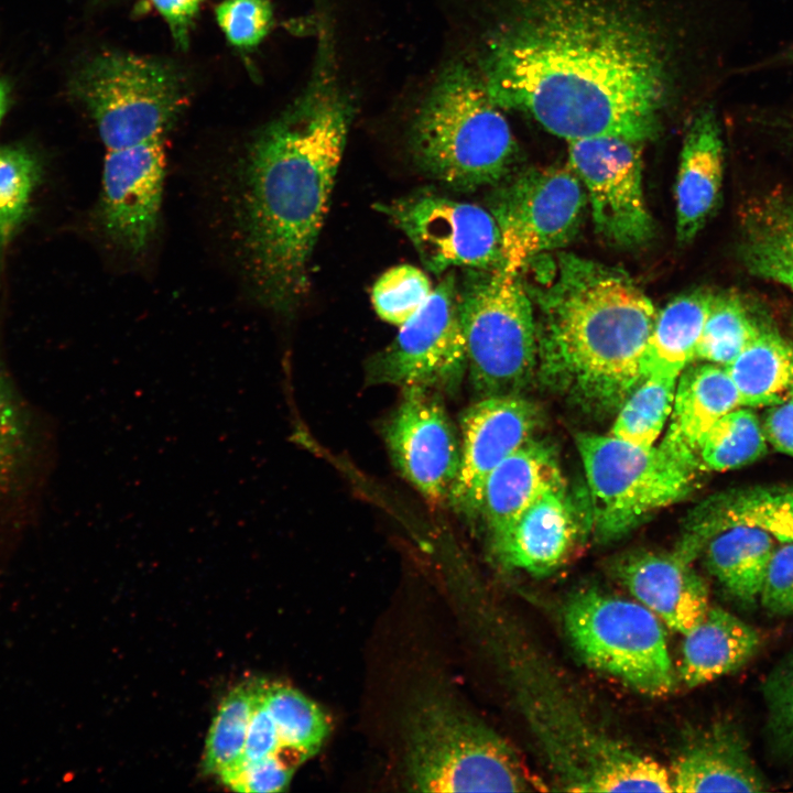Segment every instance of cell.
I'll return each mask as SVG.
<instances>
[{
  "instance_id": "cell-1",
  "label": "cell",
  "mask_w": 793,
  "mask_h": 793,
  "mask_svg": "<svg viewBox=\"0 0 793 793\" xmlns=\"http://www.w3.org/2000/svg\"><path fill=\"white\" fill-rule=\"evenodd\" d=\"M485 69L499 107L522 110L567 141L642 143L659 131L665 78L654 44L588 1L542 0L492 43Z\"/></svg>"
},
{
  "instance_id": "cell-2",
  "label": "cell",
  "mask_w": 793,
  "mask_h": 793,
  "mask_svg": "<svg viewBox=\"0 0 793 793\" xmlns=\"http://www.w3.org/2000/svg\"><path fill=\"white\" fill-rule=\"evenodd\" d=\"M326 70L256 134L236 169L232 214L242 271L256 301L280 314L307 292L351 120L350 104Z\"/></svg>"
},
{
  "instance_id": "cell-3",
  "label": "cell",
  "mask_w": 793,
  "mask_h": 793,
  "mask_svg": "<svg viewBox=\"0 0 793 793\" xmlns=\"http://www.w3.org/2000/svg\"><path fill=\"white\" fill-rule=\"evenodd\" d=\"M530 290L541 378L590 413L617 412L643 380L658 315L651 300L623 271L569 253L536 273Z\"/></svg>"
},
{
  "instance_id": "cell-4",
  "label": "cell",
  "mask_w": 793,
  "mask_h": 793,
  "mask_svg": "<svg viewBox=\"0 0 793 793\" xmlns=\"http://www.w3.org/2000/svg\"><path fill=\"white\" fill-rule=\"evenodd\" d=\"M411 141L421 166L459 189L499 182L517 151L485 82L464 63L438 76L417 111Z\"/></svg>"
},
{
  "instance_id": "cell-5",
  "label": "cell",
  "mask_w": 793,
  "mask_h": 793,
  "mask_svg": "<svg viewBox=\"0 0 793 793\" xmlns=\"http://www.w3.org/2000/svg\"><path fill=\"white\" fill-rule=\"evenodd\" d=\"M405 784L420 792H520L531 781L518 752L448 696L427 694L405 719Z\"/></svg>"
},
{
  "instance_id": "cell-6",
  "label": "cell",
  "mask_w": 793,
  "mask_h": 793,
  "mask_svg": "<svg viewBox=\"0 0 793 793\" xmlns=\"http://www.w3.org/2000/svg\"><path fill=\"white\" fill-rule=\"evenodd\" d=\"M458 308L472 387L485 397L518 394L537 369L535 312L520 274L468 270Z\"/></svg>"
},
{
  "instance_id": "cell-7",
  "label": "cell",
  "mask_w": 793,
  "mask_h": 793,
  "mask_svg": "<svg viewBox=\"0 0 793 793\" xmlns=\"http://www.w3.org/2000/svg\"><path fill=\"white\" fill-rule=\"evenodd\" d=\"M576 446L590 497V526L599 542L616 541L652 513L685 498L695 466L660 445L644 448L615 436L579 433Z\"/></svg>"
},
{
  "instance_id": "cell-8",
  "label": "cell",
  "mask_w": 793,
  "mask_h": 793,
  "mask_svg": "<svg viewBox=\"0 0 793 793\" xmlns=\"http://www.w3.org/2000/svg\"><path fill=\"white\" fill-rule=\"evenodd\" d=\"M563 619L573 647L590 667L648 696L672 692L675 677L665 632L643 605L584 589L567 600Z\"/></svg>"
},
{
  "instance_id": "cell-9",
  "label": "cell",
  "mask_w": 793,
  "mask_h": 793,
  "mask_svg": "<svg viewBox=\"0 0 793 793\" xmlns=\"http://www.w3.org/2000/svg\"><path fill=\"white\" fill-rule=\"evenodd\" d=\"M73 89L105 150L166 135L185 105L183 82L173 66L128 53L97 55L77 74Z\"/></svg>"
},
{
  "instance_id": "cell-10",
  "label": "cell",
  "mask_w": 793,
  "mask_h": 793,
  "mask_svg": "<svg viewBox=\"0 0 793 793\" xmlns=\"http://www.w3.org/2000/svg\"><path fill=\"white\" fill-rule=\"evenodd\" d=\"M586 199L569 166L529 169L504 183L490 204L503 271L520 274L539 256L568 243L580 226Z\"/></svg>"
},
{
  "instance_id": "cell-11",
  "label": "cell",
  "mask_w": 793,
  "mask_h": 793,
  "mask_svg": "<svg viewBox=\"0 0 793 793\" xmlns=\"http://www.w3.org/2000/svg\"><path fill=\"white\" fill-rule=\"evenodd\" d=\"M467 370L458 283L447 274L370 363L369 379L402 388L454 389Z\"/></svg>"
},
{
  "instance_id": "cell-12",
  "label": "cell",
  "mask_w": 793,
  "mask_h": 793,
  "mask_svg": "<svg viewBox=\"0 0 793 793\" xmlns=\"http://www.w3.org/2000/svg\"><path fill=\"white\" fill-rule=\"evenodd\" d=\"M412 242L422 263L439 274L454 267L503 269L498 225L482 207L434 194L378 206Z\"/></svg>"
},
{
  "instance_id": "cell-13",
  "label": "cell",
  "mask_w": 793,
  "mask_h": 793,
  "mask_svg": "<svg viewBox=\"0 0 793 793\" xmlns=\"http://www.w3.org/2000/svg\"><path fill=\"white\" fill-rule=\"evenodd\" d=\"M568 166L580 181L596 230L619 247L652 238L642 187L641 142L600 135L569 141Z\"/></svg>"
},
{
  "instance_id": "cell-14",
  "label": "cell",
  "mask_w": 793,
  "mask_h": 793,
  "mask_svg": "<svg viewBox=\"0 0 793 793\" xmlns=\"http://www.w3.org/2000/svg\"><path fill=\"white\" fill-rule=\"evenodd\" d=\"M384 437L395 467L431 503L448 499L460 463V441L432 390L403 388Z\"/></svg>"
},
{
  "instance_id": "cell-15",
  "label": "cell",
  "mask_w": 793,
  "mask_h": 793,
  "mask_svg": "<svg viewBox=\"0 0 793 793\" xmlns=\"http://www.w3.org/2000/svg\"><path fill=\"white\" fill-rule=\"evenodd\" d=\"M536 406L518 394L485 397L460 417V463L448 500L469 518L480 513L485 482L510 454L533 438Z\"/></svg>"
},
{
  "instance_id": "cell-16",
  "label": "cell",
  "mask_w": 793,
  "mask_h": 793,
  "mask_svg": "<svg viewBox=\"0 0 793 793\" xmlns=\"http://www.w3.org/2000/svg\"><path fill=\"white\" fill-rule=\"evenodd\" d=\"M618 582L664 624L688 633L709 608V591L693 562L676 548L634 551L612 568Z\"/></svg>"
},
{
  "instance_id": "cell-17",
  "label": "cell",
  "mask_w": 793,
  "mask_h": 793,
  "mask_svg": "<svg viewBox=\"0 0 793 793\" xmlns=\"http://www.w3.org/2000/svg\"><path fill=\"white\" fill-rule=\"evenodd\" d=\"M584 529L579 511L563 487L544 493L491 539V550L508 568L546 576L568 561Z\"/></svg>"
},
{
  "instance_id": "cell-18",
  "label": "cell",
  "mask_w": 793,
  "mask_h": 793,
  "mask_svg": "<svg viewBox=\"0 0 793 793\" xmlns=\"http://www.w3.org/2000/svg\"><path fill=\"white\" fill-rule=\"evenodd\" d=\"M748 525L793 543V485L749 486L709 497L688 515L675 548L693 562L716 531Z\"/></svg>"
},
{
  "instance_id": "cell-19",
  "label": "cell",
  "mask_w": 793,
  "mask_h": 793,
  "mask_svg": "<svg viewBox=\"0 0 793 793\" xmlns=\"http://www.w3.org/2000/svg\"><path fill=\"white\" fill-rule=\"evenodd\" d=\"M724 143L711 107L702 108L689 124L675 183L676 237L688 243L704 228L720 200Z\"/></svg>"
},
{
  "instance_id": "cell-20",
  "label": "cell",
  "mask_w": 793,
  "mask_h": 793,
  "mask_svg": "<svg viewBox=\"0 0 793 793\" xmlns=\"http://www.w3.org/2000/svg\"><path fill=\"white\" fill-rule=\"evenodd\" d=\"M671 792H762L767 781L740 732L714 726L681 750L669 771Z\"/></svg>"
},
{
  "instance_id": "cell-21",
  "label": "cell",
  "mask_w": 793,
  "mask_h": 793,
  "mask_svg": "<svg viewBox=\"0 0 793 793\" xmlns=\"http://www.w3.org/2000/svg\"><path fill=\"white\" fill-rule=\"evenodd\" d=\"M738 406V391L724 366L689 365L677 378L670 424L660 446L699 469L697 453L704 436Z\"/></svg>"
},
{
  "instance_id": "cell-22",
  "label": "cell",
  "mask_w": 793,
  "mask_h": 793,
  "mask_svg": "<svg viewBox=\"0 0 793 793\" xmlns=\"http://www.w3.org/2000/svg\"><path fill=\"white\" fill-rule=\"evenodd\" d=\"M565 487L554 452L533 438L504 458L488 476L480 513L490 540L503 533L544 493Z\"/></svg>"
},
{
  "instance_id": "cell-23",
  "label": "cell",
  "mask_w": 793,
  "mask_h": 793,
  "mask_svg": "<svg viewBox=\"0 0 793 793\" xmlns=\"http://www.w3.org/2000/svg\"><path fill=\"white\" fill-rule=\"evenodd\" d=\"M680 678L697 687L743 666L760 645L758 631L734 613L710 607L702 621L684 634Z\"/></svg>"
},
{
  "instance_id": "cell-24",
  "label": "cell",
  "mask_w": 793,
  "mask_h": 793,
  "mask_svg": "<svg viewBox=\"0 0 793 793\" xmlns=\"http://www.w3.org/2000/svg\"><path fill=\"white\" fill-rule=\"evenodd\" d=\"M711 295L705 290L682 294L656 315L641 360L642 379L677 380L696 359Z\"/></svg>"
},
{
  "instance_id": "cell-25",
  "label": "cell",
  "mask_w": 793,
  "mask_h": 793,
  "mask_svg": "<svg viewBox=\"0 0 793 793\" xmlns=\"http://www.w3.org/2000/svg\"><path fill=\"white\" fill-rule=\"evenodd\" d=\"M775 540L765 531L731 525L713 533L704 543L708 572L740 604L753 606L759 599ZM699 555V556H700Z\"/></svg>"
},
{
  "instance_id": "cell-26",
  "label": "cell",
  "mask_w": 793,
  "mask_h": 793,
  "mask_svg": "<svg viewBox=\"0 0 793 793\" xmlns=\"http://www.w3.org/2000/svg\"><path fill=\"white\" fill-rule=\"evenodd\" d=\"M741 406H771L787 399L793 390V345L765 318L752 340L725 367Z\"/></svg>"
},
{
  "instance_id": "cell-27",
  "label": "cell",
  "mask_w": 793,
  "mask_h": 793,
  "mask_svg": "<svg viewBox=\"0 0 793 793\" xmlns=\"http://www.w3.org/2000/svg\"><path fill=\"white\" fill-rule=\"evenodd\" d=\"M740 257L751 274L793 292V198L775 195L749 207Z\"/></svg>"
},
{
  "instance_id": "cell-28",
  "label": "cell",
  "mask_w": 793,
  "mask_h": 793,
  "mask_svg": "<svg viewBox=\"0 0 793 793\" xmlns=\"http://www.w3.org/2000/svg\"><path fill=\"white\" fill-rule=\"evenodd\" d=\"M768 452L762 424L747 406L721 416L704 436L697 453L702 469L727 471L753 464Z\"/></svg>"
},
{
  "instance_id": "cell-29",
  "label": "cell",
  "mask_w": 793,
  "mask_h": 793,
  "mask_svg": "<svg viewBox=\"0 0 793 793\" xmlns=\"http://www.w3.org/2000/svg\"><path fill=\"white\" fill-rule=\"evenodd\" d=\"M263 694L282 743L308 758L318 752L330 730L326 713L302 692L280 682L264 681Z\"/></svg>"
},
{
  "instance_id": "cell-30",
  "label": "cell",
  "mask_w": 793,
  "mask_h": 793,
  "mask_svg": "<svg viewBox=\"0 0 793 793\" xmlns=\"http://www.w3.org/2000/svg\"><path fill=\"white\" fill-rule=\"evenodd\" d=\"M256 680L235 686L221 700L210 725L203 756L205 774L233 770L240 762L253 708Z\"/></svg>"
},
{
  "instance_id": "cell-31",
  "label": "cell",
  "mask_w": 793,
  "mask_h": 793,
  "mask_svg": "<svg viewBox=\"0 0 793 793\" xmlns=\"http://www.w3.org/2000/svg\"><path fill=\"white\" fill-rule=\"evenodd\" d=\"M759 319L738 295L713 294L695 360L728 366L756 336Z\"/></svg>"
},
{
  "instance_id": "cell-32",
  "label": "cell",
  "mask_w": 793,
  "mask_h": 793,
  "mask_svg": "<svg viewBox=\"0 0 793 793\" xmlns=\"http://www.w3.org/2000/svg\"><path fill=\"white\" fill-rule=\"evenodd\" d=\"M677 380L643 379L617 411L610 435L650 448L670 417Z\"/></svg>"
},
{
  "instance_id": "cell-33",
  "label": "cell",
  "mask_w": 793,
  "mask_h": 793,
  "mask_svg": "<svg viewBox=\"0 0 793 793\" xmlns=\"http://www.w3.org/2000/svg\"><path fill=\"white\" fill-rule=\"evenodd\" d=\"M41 169L21 146H0V257L22 222Z\"/></svg>"
},
{
  "instance_id": "cell-34",
  "label": "cell",
  "mask_w": 793,
  "mask_h": 793,
  "mask_svg": "<svg viewBox=\"0 0 793 793\" xmlns=\"http://www.w3.org/2000/svg\"><path fill=\"white\" fill-rule=\"evenodd\" d=\"M433 289L423 271L402 264L389 269L377 280L371 300L380 318L401 326L425 305Z\"/></svg>"
},
{
  "instance_id": "cell-35",
  "label": "cell",
  "mask_w": 793,
  "mask_h": 793,
  "mask_svg": "<svg viewBox=\"0 0 793 793\" xmlns=\"http://www.w3.org/2000/svg\"><path fill=\"white\" fill-rule=\"evenodd\" d=\"M763 696L769 746L776 758L793 761V650L765 678Z\"/></svg>"
},
{
  "instance_id": "cell-36",
  "label": "cell",
  "mask_w": 793,
  "mask_h": 793,
  "mask_svg": "<svg viewBox=\"0 0 793 793\" xmlns=\"http://www.w3.org/2000/svg\"><path fill=\"white\" fill-rule=\"evenodd\" d=\"M215 15L230 44L251 48L268 34L273 7L271 0H224L216 7Z\"/></svg>"
},
{
  "instance_id": "cell-37",
  "label": "cell",
  "mask_w": 793,
  "mask_h": 793,
  "mask_svg": "<svg viewBox=\"0 0 793 793\" xmlns=\"http://www.w3.org/2000/svg\"><path fill=\"white\" fill-rule=\"evenodd\" d=\"M305 761L295 754H275L243 764L222 776L220 781L237 792H281L290 784L295 770Z\"/></svg>"
},
{
  "instance_id": "cell-38",
  "label": "cell",
  "mask_w": 793,
  "mask_h": 793,
  "mask_svg": "<svg viewBox=\"0 0 793 793\" xmlns=\"http://www.w3.org/2000/svg\"><path fill=\"white\" fill-rule=\"evenodd\" d=\"M263 688L264 680H256L253 708L243 752L240 762L233 770L243 764L256 762L275 754H295L304 760L309 759L306 754L289 749L282 743L276 725L265 705Z\"/></svg>"
},
{
  "instance_id": "cell-39",
  "label": "cell",
  "mask_w": 793,
  "mask_h": 793,
  "mask_svg": "<svg viewBox=\"0 0 793 793\" xmlns=\"http://www.w3.org/2000/svg\"><path fill=\"white\" fill-rule=\"evenodd\" d=\"M25 445V426L14 397L0 374V489L18 469Z\"/></svg>"
},
{
  "instance_id": "cell-40",
  "label": "cell",
  "mask_w": 793,
  "mask_h": 793,
  "mask_svg": "<svg viewBox=\"0 0 793 793\" xmlns=\"http://www.w3.org/2000/svg\"><path fill=\"white\" fill-rule=\"evenodd\" d=\"M759 599L773 615H793V543H780L774 547Z\"/></svg>"
},
{
  "instance_id": "cell-41",
  "label": "cell",
  "mask_w": 793,
  "mask_h": 793,
  "mask_svg": "<svg viewBox=\"0 0 793 793\" xmlns=\"http://www.w3.org/2000/svg\"><path fill=\"white\" fill-rule=\"evenodd\" d=\"M761 424L768 444L793 457V397L769 406Z\"/></svg>"
},
{
  "instance_id": "cell-42",
  "label": "cell",
  "mask_w": 793,
  "mask_h": 793,
  "mask_svg": "<svg viewBox=\"0 0 793 793\" xmlns=\"http://www.w3.org/2000/svg\"><path fill=\"white\" fill-rule=\"evenodd\" d=\"M167 23L176 45L188 46L191 29L203 0H150Z\"/></svg>"
},
{
  "instance_id": "cell-43",
  "label": "cell",
  "mask_w": 793,
  "mask_h": 793,
  "mask_svg": "<svg viewBox=\"0 0 793 793\" xmlns=\"http://www.w3.org/2000/svg\"><path fill=\"white\" fill-rule=\"evenodd\" d=\"M9 101V88L4 82L0 79V123L6 115Z\"/></svg>"
},
{
  "instance_id": "cell-44",
  "label": "cell",
  "mask_w": 793,
  "mask_h": 793,
  "mask_svg": "<svg viewBox=\"0 0 793 793\" xmlns=\"http://www.w3.org/2000/svg\"><path fill=\"white\" fill-rule=\"evenodd\" d=\"M786 59L793 64V48L787 52Z\"/></svg>"
},
{
  "instance_id": "cell-45",
  "label": "cell",
  "mask_w": 793,
  "mask_h": 793,
  "mask_svg": "<svg viewBox=\"0 0 793 793\" xmlns=\"http://www.w3.org/2000/svg\"><path fill=\"white\" fill-rule=\"evenodd\" d=\"M791 397H793V390H792Z\"/></svg>"
}]
</instances>
